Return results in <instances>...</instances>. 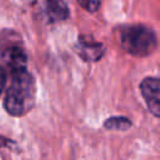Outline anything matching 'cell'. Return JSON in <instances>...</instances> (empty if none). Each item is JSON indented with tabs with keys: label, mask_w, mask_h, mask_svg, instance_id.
Wrapping results in <instances>:
<instances>
[{
	"label": "cell",
	"mask_w": 160,
	"mask_h": 160,
	"mask_svg": "<svg viewBox=\"0 0 160 160\" xmlns=\"http://www.w3.org/2000/svg\"><path fill=\"white\" fill-rule=\"evenodd\" d=\"M140 92L150 112L160 118V78H145L140 82Z\"/></svg>",
	"instance_id": "3"
},
{
	"label": "cell",
	"mask_w": 160,
	"mask_h": 160,
	"mask_svg": "<svg viewBox=\"0 0 160 160\" xmlns=\"http://www.w3.org/2000/svg\"><path fill=\"white\" fill-rule=\"evenodd\" d=\"M104 126L110 130H128L131 126V121L124 116H112L105 121Z\"/></svg>",
	"instance_id": "7"
},
{
	"label": "cell",
	"mask_w": 160,
	"mask_h": 160,
	"mask_svg": "<svg viewBox=\"0 0 160 160\" xmlns=\"http://www.w3.org/2000/svg\"><path fill=\"white\" fill-rule=\"evenodd\" d=\"M45 14L50 22L64 21L69 18L70 10L65 0H44Z\"/></svg>",
	"instance_id": "5"
},
{
	"label": "cell",
	"mask_w": 160,
	"mask_h": 160,
	"mask_svg": "<svg viewBox=\"0 0 160 160\" xmlns=\"http://www.w3.org/2000/svg\"><path fill=\"white\" fill-rule=\"evenodd\" d=\"M5 84H6V72H5L4 68L0 66V95L5 88Z\"/></svg>",
	"instance_id": "9"
},
{
	"label": "cell",
	"mask_w": 160,
	"mask_h": 160,
	"mask_svg": "<svg viewBox=\"0 0 160 160\" xmlns=\"http://www.w3.org/2000/svg\"><path fill=\"white\" fill-rule=\"evenodd\" d=\"M6 62L11 75L26 70V55L19 46H12L6 55Z\"/></svg>",
	"instance_id": "6"
},
{
	"label": "cell",
	"mask_w": 160,
	"mask_h": 160,
	"mask_svg": "<svg viewBox=\"0 0 160 160\" xmlns=\"http://www.w3.org/2000/svg\"><path fill=\"white\" fill-rule=\"evenodd\" d=\"M79 2V5L85 9L86 11L89 12H95L99 10L100 5H101V1L102 0H76Z\"/></svg>",
	"instance_id": "8"
},
{
	"label": "cell",
	"mask_w": 160,
	"mask_h": 160,
	"mask_svg": "<svg viewBox=\"0 0 160 160\" xmlns=\"http://www.w3.org/2000/svg\"><path fill=\"white\" fill-rule=\"evenodd\" d=\"M76 52L80 58H82L85 61H98L104 55V45L101 42H96L90 38L80 36L76 45H75Z\"/></svg>",
	"instance_id": "4"
},
{
	"label": "cell",
	"mask_w": 160,
	"mask_h": 160,
	"mask_svg": "<svg viewBox=\"0 0 160 160\" xmlns=\"http://www.w3.org/2000/svg\"><path fill=\"white\" fill-rule=\"evenodd\" d=\"M8 142H9L8 139H5L4 136H0V146H5Z\"/></svg>",
	"instance_id": "10"
},
{
	"label": "cell",
	"mask_w": 160,
	"mask_h": 160,
	"mask_svg": "<svg viewBox=\"0 0 160 160\" xmlns=\"http://www.w3.org/2000/svg\"><path fill=\"white\" fill-rule=\"evenodd\" d=\"M35 101V82L28 70L12 75V81L6 91L4 106L10 115L20 116L28 112Z\"/></svg>",
	"instance_id": "1"
},
{
	"label": "cell",
	"mask_w": 160,
	"mask_h": 160,
	"mask_svg": "<svg viewBox=\"0 0 160 160\" xmlns=\"http://www.w3.org/2000/svg\"><path fill=\"white\" fill-rule=\"evenodd\" d=\"M121 48L134 56H148L158 46V39L152 29L142 24L125 25L119 29Z\"/></svg>",
	"instance_id": "2"
}]
</instances>
